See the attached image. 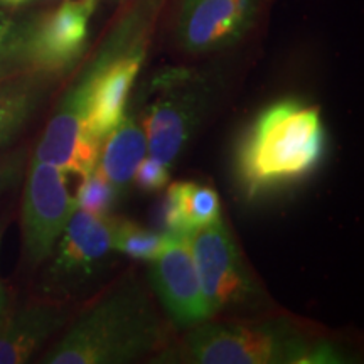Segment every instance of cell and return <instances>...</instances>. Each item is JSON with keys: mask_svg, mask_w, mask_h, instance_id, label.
I'll list each match as a JSON object with an SVG mask.
<instances>
[{"mask_svg": "<svg viewBox=\"0 0 364 364\" xmlns=\"http://www.w3.org/2000/svg\"><path fill=\"white\" fill-rule=\"evenodd\" d=\"M321 110L284 98L258 113L235 152V177L250 201L287 189L317 171L326 154Z\"/></svg>", "mask_w": 364, "mask_h": 364, "instance_id": "1", "label": "cell"}, {"mask_svg": "<svg viewBox=\"0 0 364 364\" xmlns=\"http://www.w3.org/2000/svg\"><path fill=\"white\" fill-rule=\"evenodd\" d=\"M162 336L161 318L149 295L135 282H125L81 314L43 363H134L156 351Z\"/></svg>", "mask_w": 364, "mask_h": 364, "instance_id": "2", "label": "cell"}, {"mask_svg": "<svg viewBox=\"0 0 364 364\" xmlns=\"http://www.w3.org/2000/svg\"><path fill=\"white\" fill-rule=\"evenodd\" d=\"M184 358L196 364H343L344 353L289 318L211 322L191 327Z\"/></svg>", "mask_w": 364, "mask_h": 364, "instance_id": "3", "label": "cell"}, {"mask_svg": "<svg viewBox=\"0 0 364 364\" xmlns=\"http://www.w3.org/2000/svg\"><path fill=\"white\" fill-rule=\"evenodd\" d=\"M191 253L213 316L248 311L262 302V290L221 220L189 233Z\"/></svg>", "mask_w": 364, "mask_h": 364, "instance_id": "4", "label": "cell"}, {"mask_svg": "<svg viewBox=\"0 0 364 364\" xmlns=\"http://www.w3.org/2000/svg\"><path fill=\"white\" fill-rule=\"evenodd\" d=\"M65 171L33 159L22 198V241L27 262L39 265L51 257L63 231L78 209Z\"/></svg>", "mask_w": 364, "mask_h": 364, "instance_id": "5", "label": "cell"}, {"mask_svg": "<svg viewBox=\"0 0 364 364\" xmlns=\"http://www.w3.org/2000/svg\"><path fill=\"white\" fill-rule=\"evenodd\" d=\"M95 0H66L24 34L17 51L41 73H63L75 65L88 41Z\"/></svg>", "mask_w": 364, "mask_h": 364, "instance_id": "6", "label": "cell"}, {"mask_svg": "<svg viewBox=\"0 0 364 364\" xmlns=\"http://www.w3.org/2000/svg\"><path fill=\"white\" fill-rule=\"evenodd\" d=\"M149 280L176 326L191 329L215 317L203 292L188 235H171L166 250L149 262Z\"/></svg>", "mask_w": 364, "mask_h": 364, "instance_id": "7", "label": "cell"}, {"mask_svg": "<svg viewBox=\"0 0 364 364\" xmlns=\"http://www.w3.org/2000/svg\"><path fill=\"white\" fill-rule=\"evenodd\" d=\"M258 0H182L176 34L193 54L220 51L243 38L252 27Z\"/></svg>", "mask_w": 364, "mask_h": 364, "instance_id": "8", "label": "cell"}, {"mask_svg": "<svg viewBox=\"0 0 364 364\" xmlns=\"http://www.w3.org/2000/svg\"><path fill=\"white\" fill-rule=\"evenodd\" d=\"M115 223L110 215L102 216L76 209L54 248L56 252H53L54 258L48 270L49 282L75 287L102 270L103 262L113 252Z\"/></svg>", "mask_w": 364, "mask_h": 364, "instance_id": "9", "label": "cell"}, {"mask_svg": "<svg viewBox=\"0 0 364 364\" xmlns=\"http://www.w3.org/2000/svg\"><path fill=\"white\" fill-rule=\"evenodd\" d=\"M140 66L142 54H125L97 66L75 86L83 97L85 130L98 142L103 144L124 118Z\"/></svg>", "mask_w": 364, "mask_h": 364, "instance_id": "10", "label": "cell"}, {"mask_svg": "<svg viewBox=\"0 0 364 364\" xmlns=\"http://www.w3.org/2000/svg\"><path fill=\"white\" fill-rule=\"evenodd\" d=\"M208 102L204 91L181 88L150 103L142 120L147 156L171 167L198 129Z\"/></svg>", "mask_w": 364, "mask_h": 364, "instance_id": "11", "label": "cell"}, {"mask_svg": "<svg viewBox=\"0 0 364 364\" xmlns=\"http://www.w3.org/2000/svg\"><path fill=\"white\" fill-rule=\"evenodd\" d=\"M83 117V105L68 93L46 127L33 159L51 164L66 174H91L97 169L102 142L85 130Z\"/></svg>", "mask_w": 364, "mask_h": 364, "instance_id": "12", "label": "cell"}, {"mask_svg": "<svg viewBox=\"0 0 364 364\" xmlns=\"http://www.w3.org/2000/svg\"><path fill=\"white\" fill-rule=\"evenodd\" d=\"M65 322L66 312L49 304L29 306L0 322V364L27 363Z\"/></svg>", "mask_w": 364, "mask_h": 364, "instance_id": "13", "label": "cell"}, {"mask_svg": "<svg viewBox=\"0 0 364 364\" xmlns=\"http://www.w3.org/2000/svg\"><path fill=\"white\" fill-rule=\"evenodd\" d=\"M147 156V139L134 117L122 118L120 124L103 140L97 169L124 193L134 181L136 167Z\"/></svg>", "mask_w": 364, "mask_h": 364, "instance_id": "14", "label": "cell"}, {"mask_svg": "<svg viewBox=\"0 0 364 364\" xmlns=\"http://www.w3.org/2000/svg\"><path fill=\"white\" fill-rule=\"evenodd\" d=\"M171 186L176 193L186 235L221 220L220 196L215 189L198 182H174Z\"/></svg>", "mask_w": 364, "mask_h": 364, "instance_id": "15", "label": "cell"}, {"mask_svg": "<svg viewBox=\"0 0 364 364\" xmlns=\"http://www.w3.org/2000/svg\"><path fill=\"white\" fill-rule=\"evenodd\" d=\"M38 91L29 81L0 85V147L22 130L38 105Z\"/></svg>", "mask_w": 364, "mask_h": 364, "instance_id": "16", "label": "cell"}, {"mask_svg": "<svg viewBox=\"0 0 364 364\" xmlns=\"http://www.w3.org/2000/svg\"><path fill=\"white\" fill-rule=\"evenodd\" d=\"M171 240V233L150 231L130 221L115 223L112 248L113 252L127 255L140 262H152L166 250Z\"/></svg>", "mask_w": 364, "mask_h": 364, "instance_id": "17", "label": "cell"}, {"mask_svg": "<svg viewBox=\"0 0 364 364\" xmlns=\"http://www.w3.org/2000/svg\"><path fill=\"white\" fill-rule=\"evenodd\" d=\"M120 194L115 186L105 177L98 169L83 177V182L76 193V206L83 211L93 215H108L115 203L117 196Z\"/></svg>", "mask_w": 364, "mask_h": 364, "instance_id": "18", "label": "cell"}, {"mask_svg": "<svg viewBox=\"0 0 364 364\" xmlns=\"http://www.w3.org/2000/svg\"><path fill=\"white\" fill-rule=\"evenodd\" d=\"M134 181L145 193H157V191L166 188L167 182H169V166L157 161V159L145 156L140 166L136 167Z\"/></svg>", "mask_w": 364, "mask_h": 364, "instance_id": "19", "label": "cell"}, {"mask_svg": "<svg viewBox=\"0 0 364 364\" xmlns=\"http://www.w3.org/2000/svg\"><path fill=\"white\" fill-rule=\"evenodd\" d=\"M21 34L7 16L0 14V59L19 48Z\"/></svg>", "mask_w": 364, "mask_h": 364, "instance_id": "20", "label": "cell"}, {"mask_svg": "<svg viewBox=\"0 0 364 364\" xmlns=\"http://www.w3.org/2000/svg\"><path fill=\"white\" fill-rule=\"evenodd\" d=\"M21 172L19 162H6L0 164V193H4L9 186L14 184V181L17 179Z\"/></svg>", "mask_w": 364, "mask_h": 364, "instance_id": "21", "label": "cell"}, {"mask_svg": "<svg viewBox=\"0 0 364 364\" xmlns=\"http://www.w3.org/2000/svg\"><path fill=\"white\" fill-rule=\"evenodd\" d=\"M6 307H7V294H6V289H4V285L0 284V322H2V316L4 312H6Z\"/></svg>", "mask_w": 364, "mask_h": 364, "instance_id": "22", "label": "cell"}, {"mask_svg": "<svg viewBox=\"0 0 364 364\" xmlns=\"http://www.w3.org/2000/svg\"><path fill=\"white\" fill-rule=\"evenodd\" d=\"M27 0H0V6H21Z\"/></svg>", "mask_w": 364, "mask_h": 364, "instance_id": "23", "label": "cell"}]
</instances>
